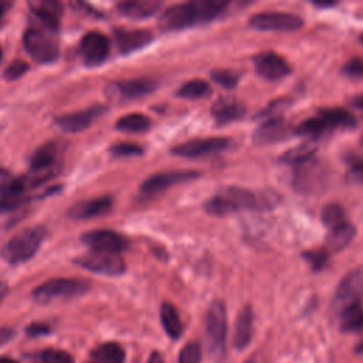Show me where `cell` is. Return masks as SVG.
<instances>
[{"label":"cell","mask_w":363,"mask_h":363,"mask_svg":"<svg viewBox=\"0 0 363 363\" xmlns=\"http://www.w3.org/2000/svg\"><path fill=\"white\" fill-rule=\"evenodd\" d=\"M45 235L47 230L44 225L27 227L13 235L1 248L0 254L11 265L27 262L37 254Z\"/></svg>","instance_id":"cell-1"},{"label":"cell","mask_w":363,"mask_h":363,"mask_svg":"<svg viewBox=\"0 0 363 363\" xmlns=\"http://www.w3.org/2000/svg\"><path fill=\"white\" fill-rule=\"evenodd\" d=\"M206 335L211 356L223 359L227 340V311L221 301L213 302L206 313Z\"/></svg>","instance_id":"cell-2"},{"label":"cell","mask_w":363,"mask_h":363,"mask_svg":"<svg viewBox=\"0 0 363 363\" xmlns=\"http://www.w3.org/2000/svg\"><path fill=\"white\" fill-rule=\"evenodd\" d=\"M23 44L27 54L40 64H48L58 57V43L54 33L44 27H30L23 35Z\"/></svg>","instance_id":"cell-3"},{"label":"cell","mask_w":363,"mask_h":363,"mask_svg":"<svg viewBox=\"0 0 363 363\" xmlns=\"http://www.w3.org/2000/svg\"><path fill=\"white\" fill-rule=\"evenodd\" d=\"M89 289L86 281L77 278H55L43 282L33 291V298L40 303H48L60 299H71L85 294Z\"/></svg>","instance_id":"cell-4"},{"label":"cell","mask_w":363,"mask_h":363,"mask_svg":"<svg viewBox=\"0 0 363 363\" xmlns=\"http://www.w3.org/2000/svg\"><path fill=\"white\" fill-rule=\"evenodd\" d=\"M197 23H203L199 1L173 4L167 7L157 20L159 28L166 33L179 31Z\"/></svg>","instance_id":"cell-5"},{"label":"cell","mask_w":363,"mask_h":363,"mask_svg":"<svg viewBox=\"0 0 363 363\" xmlns=\"http://www.w3.org/2000/svg\"><path fill=\"white\" fill-rule=\"evenodd\" d=\"M75 264L95 274L116 277L125 272L126 265L121 254L116 252H101V251H89L78 258H75Z\"/></svg>","instance_id":"cell-6"},{"label":"cell","mask_w":363,"mask_h":363,"mask_svg":"<svg viewBox=\"0 0 363 363\" xmlns=\"http://www.w3.org/2000/svg\"><path fill=\"white\" fill-rule=\"evenodd\" d=\"M156 86H157V82L150 78H135V79L111 82L106 86L105 94L112 101H126V99L145 96L153 92Z\"/></svg>","instance_id":"cell-7"},{"label":"cell","mask_w":363,"mask_h":363,"mask_svg":"<svg viewBox=\"0 0 363 363\" xmlns=\"http://www.w3.org/2000/svg\"><path fill=\"white\" fill-rule=\"evenodd\" d=\"M250 26L264 31H296L303 26V20L295 14L264 11L252 16Z\"/></svg>","instance_id":"cell-8"},{"label":"cell","mask_w":363,"mask_h":363,"mask_svg":"<svg viewBox=\"0 0 363 363\" xmlns=\"http://www.w3.org/2000/svg\"><path fill=\"white\" fill-rule=\"evenodd\" d=\"M109 50L111 43L108 37L98 31L86 33L79 43L81 57L88 67H96L102 64L109 55Z\"/></svg>","instance_id":"cell-9"},{"label":"cell","mask_w":363,"mask_h":363,"mask_svg":"<svg viewBox=\"0 0 363 363\" xmlns=\"http://www.w3.org/2000/svg\"><path fill=\"white\" fill-rule=\"evenodd\" d=\"M228 146H230V139L227 138H203V139H191L182 145H177L172 149V153L182 157L191 159V157H199V156L225 150Z\"/></svg>","instance_id":"cell-10"},{"label":"cell","mask_w":363,"mask_h":363,"mask_svg":"<svg viewBox=\"0 0 363 363\" xmlns=\"http://www.w3.org/2000/svg\"><path fill=\"white\" fill-rule=\"evenodd\" d=\"M200 174L194 170H174V172H163V173H156L150 177H147L142 186H140V191L145 196H152V194H157L177 183H183V182H189L193 180L196 177H199Z\"/></svg>","instance_id":"cell-11"},{"label":"cell","mask_w":363,"mask_h":363,"mask_svg":"<svg viewBox=\"0 0 363 363\" xmlns=\"http://www.w3.org/2000/svg\"><path fill=\"white\" fill-rule=\"evenodd\" d=\"M81 241L91 250V251H101V252H116L119 254L126 247V240L111 230H92L86 231L81 235Z\"/></svg>","instance_id":"cell-12"},{"label":"cell","mask_w":363,"mask_h":363,"mask_svg":"<svg viewBox=\"0 0 363 363\" xmlns=\"http://www.w3.org/2000/svg\"><path fill=\"white\" fill-rule=\"evenodd\" d=\"M106 111L105 106L102 105H94L91 108L72 112V113H65L61 115L55 119V125L62 129L64 132L69 133H77L88 129L104 112Z\"/></svg>","instance_id":"cell-13"},{"label":"cell","mask_w":363,"mask_h":363,"mask_svg":"<svg viewBox=\"0 0 363 363\" xmlns=\"http://www.w3.org/2000/svg\"><path fill=\"white\" fill-rule=\"evenodd\" d=\"M254 65L257 72L269 81H277V79H282L284 77H286L291 72V67L289 64L278 54L267 51V52H261L257 54L254 58Z\"/></svg>","instance_id":"cell-14"},{"label":"cell","mask_w":363,"mask_h":363,"mask_svg":"<svg viewBox=\"0 0 363 363\" xmlns=\"http://www.w3.org/2000/svg\"><path fill=\"white\" fill-rule=\"evenodd\" d=\"M363 291V271L356 269L346 275L335 292V306L343 311L345 308L357 303Z\"/></svg>","instance_id":"cell-15"},{"label":"cell","mask_w":363,"mask_h":363,"mask_svg":"<svg viewBox=\"0 0 363 363\" xmlns=\"http://www.w3.org/2000/svg\"><path fill=\"white\" fill-rule=\"evenodd\" d=\"M33 16L38 20L40 26L55 33L60 27V18L62 16V6L52 0H35L28 3Z\"/></svg>","instance_id":"cell-16"},{"label":"cell","mask_w":363,"mask_h":363,"mask_svg":"<svg viewBox=\"0 0 363 363\" xmlns=\"http://www.w3.org/2000/svg\"><path fill=\"white\" fill-rule=\"evenodd\" d=\"M112 197L111 196H101L95 199H88L75 203L69 210L68 216L75 220H86L104 216L111 211L112 208Z\"/></svg>","instance_id":"cell-17"},{"label":"cell","mask_w":363,"mask_h":363,"mask_svg":"<svg viewBox=\"0 0 363 363\" xmlns=\"http://www.w3.org/2000/svg\"><path fill=\"white\" fill-rule=\"evenodd\" d=\"M115 40L122 54H130L136 50L146 47L153 40V35L147 30L119 28V30H115Z\"/></svg>","instance_id":"cell-18"},{"label":"cell","mask_w":363,"mask_h":363,"mask_svg":"<svg viewBox=\"0 0 363 363\" xmlns=\"http://www.w3.org/2000/svg\"><path fill=\"white\" fill-rule=\"evenodd\" d=\"M245 112L247 109L242 104L230 98L218 99L211 108V115L218 125H225L228 122L238 121L245 115Z\"/></svg>","instance_id":"cell-19"},{"label":"cell","mask_w":363,"mask_h":363,"mask_svg":"<svg viewBox=\"0 0 363 363\" xmlns=\"http://www.w3.org/2000/svg\"><path fill=\"white\" fill-rule=\"evenodd\" d=\"M291 133L289 125L281 118L265 121L255 132L254 140L257 143H271L288 138Z\"/></svg>","instance_id":"cell-20"},{"label":"cell","mask_w":363,"mask_h":363,"mask_svg":"<svg viewBox=\"0 0 363 363\" xmlns=\"http://www.w3.org/2000/svg\"><path fill=\"white\" fill-rule=\"evenodd\" d=\"M252 320L254 315L250 306H242L237 319H235V328H234V337L233 345L235 349L241 350L248 346L252 337Z\"/></svg>","instance_id":"cell-21"},{"label":"cell","mask_w":363,"mask_h":363,"mask_svg":"<svg viewBox=\"0 0 363 363\" xmlns=\"http://www.w3.org/2000/svg\"><path fill=\"white\" fill-rule=\"evenodd\" d=\"M58 146L54 142H48L40 146L30 159V172H47L57 169Z\"/></svg>","instance_id":"cell-22"},{"label":"cell","mask_w":363,"mask_h":363,"mask_svg":"<svg viewBox=\"0 0 363 363\" xmlns=\"http://www.w3.org/2000/svg\"><path fill=\"white\" fill-rule=\"evenodd\" d=\"M162 7L160 1L155 0H136V1H122L118 4L119 14L129 18H147L156 14Z\"/></svg>","instance_id":"cell-23"},{"label":"cell","mask_w":363,"mask_h":363,"mask_svg":"<svg viewBox=\"0 0 363 363\" xmlns=\"http://www.w3.org/2000/svg\"><path fill=\"white\" fill-rule=\"evenodd\" d=\"M234 204L240 208H265L268 207V200H264L261 196L254 194L250 190L241 189V187H228L223 191Z\"/></svg>","instance_id":"cell-24"},{"label":"cell","mask_w":363,"mask_h":363,"mask_svg":"<svg viewBox=\"0 0 363 363\" xmlns=\"http://www.w3.org/2000/svg\"><path fill=\"white\" fill-rule=\"evenodd\" d=\"M354 234H356V228L353 227V224L345 221V223L330 228V231L326 237V245L332 251H340L347 244H350Z\"/></svg>","instance_id":"cell-25"},{"label":"cell","mask_w":363,"mask_h":363,"mask_svg":"<svg viewBox=\"0 0 363 363\" xmlns=\"http://www.w3.org/2000/svg\"><path fill=\"white\" fill-rule=\"evenodd\" d=\"M160 320H162V326L166 330V333L169 335V337L172 339H179L183 333V325L180 320V316L176 311V308L169 303V302H163L160 306Z\"/></svg>","instance_id":"cell-26"},{"label":"cell","mask_w":363,"mask_h":363,"mask_svg":"<svg viewBox=\"0 0 363 363\" xmlns=\"http://www.w3.org/2000/svg\"><path fill=\"white\" fill-rule=\"evenodd\" d=\"M340 329L342 332L363 333V308L359 303L340 311Z\"/></svg>","instance_id":"cell-27"},{"label":"cell","mask_w":363,"mask_h":363,"mask_svg":"<svg viewBox=\"0 0 363 363\" xmlns=\"http://www.w3.org/2000/svg\"><path fill=\"white\" fill-rule=\"evenodd\" d=\"M92 359L96 363H123L125 352L121 345L115 342L102 343L92 350Z\"/></svg>","instance_id":"cell-28"},{"label":"cell","mask_w":363,"mask_h":363,"mask_svg":"<svg viewBox=\"0 0 363 363\" xmlns=\"http://www.w3.org/2000/svg\"><path fill=\"white\" fill-rule=\"evenodd\" d=\"M328 125L330 126H340V128H353L356 123V119L352 113L342 108H329L322 109L319 115Z\"/></svg>","instance_id":"cell-29"},{"label":"cell","mask_w":363,"mask_h":363,"mask_svg":"<svg viewBox=\"0 0 363 363\" xmlns=\"http://www.w3.org/2000/svg\"><path fill=\"white\" fill-rule=\"evenodd\" d=\"M204 210L211 216H227L238 208L224 193H220L204 203Z\"/></svg>","instance_id":"cell-30"},{"label":"cell","mask_w":363,"mask_h":363,"mask_svg":"<svg viewBox=\"0 0 363 363\" xmlns=\"http://www.w3.org/2000/svg\"><path fill=\"white\" fill-rule=\"evenodd\" d=\"M150 126V119L142 113H129L118 119L116 129L123 132H142Z\"/></svg>","instance_id":"cell-31"},{"label":"cell","mask_w":363,"mask_h":363,"mask_svg":"<svg viewBox=\"0 0 363 363\" xmlns=\"http://www.w3.org/2000/svg\"><path fill=\"white\" fill-rule=\"evenodd\" d=\"M315 152H316V149L312 145L305 143V145H301V146H296L294 149L286 150L279 157V160L282 163H286V164H303V163H306L308 160L312 159Z\"/></svg>","instance_id":"cell-32"},{"label":"cell","mask_w":363,"mask_h":363,"mask_svg":"<svg viewBox=\"0 0 363 363\" xmlns=\"http://www.w3.org/2000/svg\"><path fill=\"white\" fill-rule=\"evenodd\" d=\"M208 94H210V85H208V82H206L203 79H191V81L183 84L176 91L177 96L189 98V99L203 98V96H206Z\"/></svg>","instance_id":"cell-33"},{"label":"cell","mask_w":363,"mask_h":363,"mask_svg":"<svg viewBox=\"0 0 363 363\" xmlns=\"http://www.w3.org/2000/svg\"><path fill=\"white\" fill-rule=\"evenodd\" d=\"M328 128L329 125L320 116H318V118H309L302 123H299V126L294 130V133L318 138V136H322Z\"/></svg>","instance_id":"cell-34"},{"label":"cell","mask_w":363,"mask_h":363,"mask_svg":"<svg viewBox=\"0 0 363 363\" xmlns=\"http://www.w3.org/2000/svg\"><path fill=\"white\" fill-rule=\"evenodd\" d=\"M320 220L322 223L329 227L333 228L342 223H345V210L340 204L337 203H329L328 206H325L320 211Z\"/></svg>","instance_id":"cell-35"},{"label":"cell","mask_w":363,"mask_h":363,"mask_svg":"<svg viewBox=\"0 0 363 363\" xmlns=\"http://www.w3.org/2000/svg\"><path fill=\"white\" fill-rule=\"evenodd\" d=\"M201 346L197 342H189L183 346L179 354V363H200Z\"/></svg>","instance_id":"cell-36"},{"label":"cell","mask_w":363,"mask_h":363,"mask_svg":"<svg viewBox=\"0 0 363 363\" xmlns=\"http://www.w3.org/2000/svg\"><path fill=\"white\" fill-rule=\"evenodd\" d=\"M210 77L214 82H217L218 85L227 88V89H231L237 85L238 82V77L233 72V71H228V69H213L210 72Z\"/></svg>","instance_id":"cell-37"},{"label":"cell","mask_w":363,"mask_h":363,"mask_svg":"<svg viewBox=\"0 0 363 363\" xmlns=\"http://www.w3.org/2000/svg\"><path fill=\"white\" fill-rule=\"evenodd\" d=\"M111 153L116 157H129V156H139L143 153V149L139 145L121 142L111 146Z\"/></svg>","instance_id":"cell-38"},{"label":"cell","mask_w":363,"mask_h":363,"mask_svg":"<svg viewBox=\"0 0 363 363\" xmlns=\"http://www.w3.org/2000/svg\"><path fill=\"white\" fill-rule=\"evenodd\" d=\"M303 258L312 267L313 271H320L322 268H325L328 262V252L326 250H311L303 252Z\"/></svg>","instance_id":"cell-39"},{"label":"cell","mask_w":363,"mask_h":363,"mask_svg":"<svg viewBox=\"0 0 363 363\" xmlns=\"http://www.w3.org/2000/svg\"><path fill=\"white\" fill-rule=\"evenodd\" d=\"M43 363H74V357L64 350L47 349L41 353Z\"/></svg>","instance_id":"cell-40"},{"label":"cell","mask_w":363,"mask_h":363,"mask_svg":"<svg viewBox=\"0 0 363 363\" xmlns=\"http://www.w3.org/2000/svg\"><path fill=\"white\" fill-rule=\"evenodd\" d=\"M288 104H289L288 99H278V101H274V102H271L264 111H261V112L257 115V118H264V119H267V121H269V119H277V118H279L278 115L288 106Z\"/></svg>","instance_id":"cell-41"},{"label":"cell","mask_w":363,"mask_h":363,"mask_svg":"<svg viewBox=\"0 0 363 363\" xmlns=\"http://www.w3.org/2000/svg\"><path fill=\"white\" fill-rule=\"evenodd\" d=\"M28 71V64L21 61V60H17L14 62H11L6 71H4V78L7 79H17L20 77H23L26 72Z\"/></svg>","instance_id":"cell-42"},{"label":"cell","mask_w":363,"mask_h":363,"mask_svg":"<svg viewBox=\"0 0 363 363\" xmlns=\"http://www.w3.org/2000/svg\"><path fill=\"white\" fill-rule=\"evenodd\" d=\"M343 72L350 78H363V60L352 58L345 64Z\"/></svg>","instance_id":"cell-43"},{"label":"cell","mask_w":363,"mask_h":363,"mask_svg":"<svg viewBox=\"0 0 363 363\" xmlns=\"http://www.w3.org/2000/svg\"><path fill=\"white\" fill-rule=\"evenodd\" d=\"M346 179L350 183H357V184H363V160H356L353 162V164L350 166Z\"/></svg>","instance_id":"cell-44"},{"label":"cell","mask_w":363,"mask_h":363,"mask_svg":"<svg viewBox=\"0 0 363 363\" xmlns=\"http://www.w3.org/2000/svg\"><path fill=\"white\" fill-rule=\"evenodd\" d=\"M26 201L24 197H1L0 199V213L13 210L18 206H21Z\"/></svg>","instance_id":"cell-45"},{"label":"cell","mask_w":363,"mask_h":363,"mask_svg":"<svg viewBox=\"0 0 363 363\" xmlns=\"http://www.w3.org/2000/svg\"><path fill=\"white\" fill-rule=\"evenodd\" d=\"M28 336H40V335H45L50 333V328L44 323H31L27 329H26Z\"/></svg>","instance_id":"cell-46"},{"label":"cell","mask_w":363,"mask_h":363,"mask_svg":"<svg viewBox=\"0 0 363 363\" xmlns=\"http://www.w3.org/2000/svg\"><path fill=\"white\" fill-rule=\"evenodd\" d=\"M11 182H13L11 174L4 167L0 166V193L1 194L6 191V189L10 186Z\"/></svg>","instance_id":"cell-47"},{"label":"cell","mask_w":363,"mask_h":363,"mask_svg":"<svg viewBox=\"0 0 363 363\" xmlns=\"http://www.w3.org/2000/svg\"><path fill=\"white\" fill-rule=\"evenodd\" d=\"M14 336V330L10 328H1L0 329V346L7 343Z\"/></svg>","instance_id":"cell-48"},{"label":"cell","mask_w":363,"mask_h":363,"mask_svg":"<svg viewBox=\"0 0 363 363\" xmlns=\"http://www.w3.org/2000/svg\"><path fill=\"white\" fill-rule=\"evenodd\" d=\"M10 7H11V3H9V1H0V27H1V24L4 23L6 14H7V11H9Z\"/></svg>","instance_id":"cell-49"},{"label":"cell","mask_w":363,"mask_h":363,"mask_svg":"<svg viewBox=\"0 0 363 363\" xmlns=\"http://www.w3.org/2000/svg\"><path fill=\"white\" fill-rule=\"evenodd\" d=\"M147 363H164V362H163V357H162V354H160V353L153 352V353L150 354V357H149V362H147Z\"/></svg>","instance_id":"cell-50"},{"label":"cell","mask_w":363,"mask_h":363,"mask_svg":"<svg viewBox=\"0 0 363 363\" xmlns=\"http://www.w3.org/2000/svg\"><path fill=\"white\" fill-rule=\"evenodd\" d=\"M7 291H9V288H7V285L4 284V282H0V302L3 301V298L6 296V294H7Z\"/></svg>","instance_id":"cell-51"},{"label":"cell","mask_w":363,"mask_h":363,"mask_svg":"<svg viewBox=\"0 0 363 363\" xmlns=\"http://www.w3.org/2000/svg\"><path fill=\"white\" fill-rule=\"evenodd\" d=\"M353 105L354 106H359V108H363V95H360V96H357L356 99H354V102H353Z\"/></svg>","instance_id":"cell-52"},{"label":"cell","mask_w":363,"mask_h":363,"mask_svg":"<svg viewBox=\"0 0 363 363\" xmlns=\"http://www.w3.org/2000/svg\"><path fill=\"white\" fill-rule=\"evenodd\" d=\"M0 363H18V362L14 360V359H10V357L3 356V357H0Z\"/></svg>","instance_id":"cell-53"},{"label":"cell","mask_w":363,"mask_h":363,"mask_svg":"<svg viewBox=\"0 0 363 363\" xmlns=\"http://www.w3.org/2000/svg\"><path fill=\"white\" fill-rule=\"evenodd\" d=\"M247 363H258V362H257V360H255V359H251V360H248V362H247Z\"/></svg>","instance_id":"cell-54"},{"label":"cell","mask_w":363,"mask_h":363,"mask_svg":"<svg viewBox=\"0 0 363 363\" xmlns=\"http://www.w3.org/2000/svg\"><path fill=\"white\" fill-rule=\"evenodd\" d=\"M0 60H1V48H0Z\"/></svg>","instance_id":"cell-55"},{"label":"cell","mask_w":363,"mask_h":363,"mask_svg":"<svg viewBox=\"0 0 363 363\" xmlns=\"http://www.w3.org/2000/svg\"><path fill=\"white\" fill-rule=\"evenodd\" d=\"M362 41H363V37H362Z\"/></svg>","instance_id":"cell-56"}]
</instances>
